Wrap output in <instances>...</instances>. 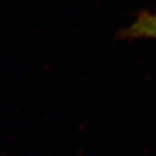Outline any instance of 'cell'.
<instances>
[{
    "instance_id": "cell-1",
    "label": "cell",
    "mask_w": 156,
    "mask_h": 156,
    "mask_svg": "<svg viewBox=\"0 0 156 156\" xmlns=\"http://www.w3.org/2000/svg\"><path fill=\"white\" fill-rule=\"evenodd\" d=\"M124 37L128 38L156 39V13L144 12L124 32Z\"/></svg>"
}]
</instances>
